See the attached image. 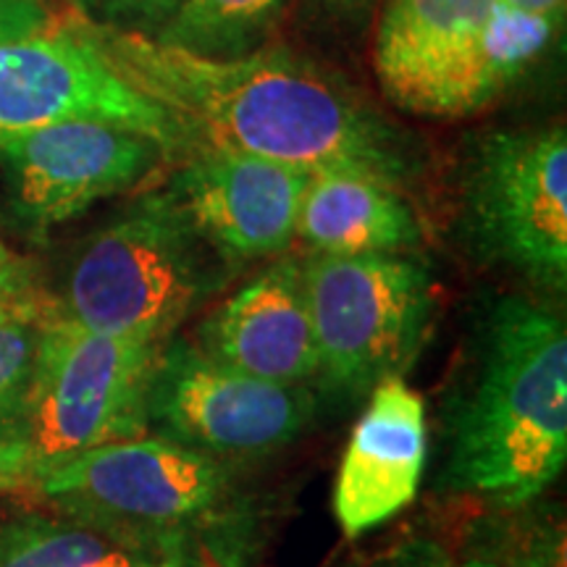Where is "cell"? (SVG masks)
<instances>
[{"instance_id":"6da1fadb","label":"cell","mask_w":567,"mask_h":567,"mask_svg":"<svg viewBox=\"0 0 567 567\" xmlns=\"http://www.w3.org/2000/svg\"><path fill=\"white\" fill-rule=\"evenodd\" d=\"M134 90L161 105L193 151H229L300 172H360L402 187L413 174L410 142L313 63L287 51L208 59L153 34L82 24Z\"/></svg>"},{"instance_id":"7a4b0ae2","label":"cell","mask_w":567,"mask_h":567,"mask_svg":"<svg viewBox=\"0 0 567 567\" xmlns=\"http://www.w3.org/2000/svg\"><path fill=\"white\" fill-rule=\"evenodd\" d=\"M439 486L486 507L542 499L567 460L565 318L528 297H496L473 363L442 413Z\"/></svg>"},{"instance_id":"3957f363","label":"cell","mask_w":567,"mask_h":567,"mask_svg":"<svg viewBox=\"0 0 567 567\" xmlns=\"http://www.w3.org/2000/svg\"><path fill=\"white\" fill-rule=\"evenodd\" d=\"M32 488L103 534L210 567H243L258 530L239 465L153 434L45 467Z\"/></svg>"},{"instance_id":"277c9868","label":"cell","mask_w":567,"mask_h":567,"mask_svg":"<svg viewBox=\"0 0 567 567\" xmlns=\"http://www.w3.org/2000/svg\"><path fill=\"white\" fill-rule=\"evenodd\" d=\"M229 268L163 189L76 250L55 313L101 334L166 344L224 287Z\"/></svg>"},{"instance_id":"5b68a950","label":"cell","mask_w":567,"mask_h":567,"mask_svg":"<svg viewBox=\"0 0 567 567\" xmlns=\"http://www.w3.org/2000/svg\"><path fill=\"white\" fill-rule=\"evenodd\" d=\"M302 276L321 394L358 400L415 363L436 308L434 279L421 260L310 255Z\"/></svg>"},{"instance_id":"8992f818","label":"cell","mask_w":567,"mask_h":567,"mask_svg":"<svg viewBox=\"0 0 567 567\" xmlns=\"http://www.w3.org/2000/svg\"><path fill=\"white\" fill-rule=\"evenodd\" d=\"M161 347L90 331L48 310L24 423L38 473L147 434V386Z\"/></svg>"},{"instance_id":"52a82bcc","label":"cell","mask_w":567,"mask_h":567,"mask_svg":"<svg viewBox=\"0 0 567 567\" xmlns=\"http://www.w3.org/2000/svg\"><path fill=\"white\" fill-rule=\"evenodd\" d=\"M318 400L310 384L252 379L197 342L172 337L151 373L147 434L239 465L292 444L316 417Z\"/></svg>"},{"instance_id":"ba28073f","label":"cell","mask_w":567,"mask_h":567,"mask_svg":"<svg viewBox=\"0 0 567 567\" xmlns=\"http://www.w3.org/2000/svg\"><path fill=\"white\" fill-rule=\"evenodd\" d=\"M467 231L488 260L549 292L567 287V132H496L467 182Z\"/></svg>"},{"instance_id":"9c48e42d","label":"cell","mask_w":567,"mask_h":567,"mask_svg":"<svg viewBox=\"0 0 567 567\" xmlns=\"http://www.w3.org/2000/svg\"><path fill=\"white\" fill-rule=\"evenodd\" d=\"M69 118L130 126L153 137L174 161L189 153L174 118L134 90L80 27L0 42V147Z\"/></svg>"},{"instance_id":"30bf717a","label":"cell","mask_w":567,"mask_h":567,"mask_svg":"<svg viewBox=\"0 0 567 567\" xmlns=\"http://www.w3.org/2000/svg\"><path fill=\"white\" fill-rule=\"evenodd\" d=\"M166 161L174 158L137 130L69 118L0 147V193L13 221L48 231L137 187Z\"/></svg>"},{"instance_id":"8fae6325","label":"cell","mask_w":567,"mask_h":567,"mask_svg":"<svg viewBox=\"0 0 567 567\" xmlns=\"http://www.w3.org/2000/svg\"><path fill=\"white\" fill-rule=\"evenodd\" d=\"M494 0H386L373 69L396 109L457 118L484 109L481 76Z\"/></svg>"},{"instance_id":"7c38bea8","label":"cell","mask_w":567,"mask_h":567,"mask_svg":"<svg viewBox=\"0 0 567 567\" xmlns=\"http://www.w3.org/2000/svg\"><path fill=\"white\" fill-rule=\"evenodd\" d=\"M179 163L168 197L231 266L281 255L295 243L308 172L229 151H193Z\"/></svg>"},{"instance_id":"4fadbf2b","label":"cell","mask_w":567,"mask_h":567,"mask_svg":"<svg viewBox=\"0 0 567 567\" xmlns=\"http://www.w3.org/2000/svg\"><path fill=\"white\" fill-rule=\"evenodd\" d=\"M429 460L423 396L402 375L381 381L354 423L334 486V515L347 538L384 526L421 488Z\"/></svg>"},{"instance_id":"5bb4252c","label":"cell","mask_w":567,"mask_h":567,"mask_svg":"<svg viewBox=\"0 0 567 567\" xmlns=\"http://www.w3.org/2000/svg\"><path fill=\"white\" fill-rule=\"evenodd\" d=\"M197 347L252 379L284 386L316 381L318 350L302 260L279 258L218 305Z\"/></svg>"},{"instance_id":"9a60e30c","label":"cell","mask_w":567,"mask_h":567,"mask_svg":"<svg viewBox=\"0 0 567 567\" xmlns=\"http://www.w3.org/2000/svg\"><path fill=\"white\" fill-rule=\"evenodd\" d=\"M297 237L313 255H405L423 229L400 187L360 172H313Z\"/></svg>"},{"instance_id":"2e32d148","label":"cell","mask_w":567,"mask_h":567,"mask_svg":"<svg viewBox=\"0 0 567 567\" xmlns=\"http://www.w3.org/2000/svg\"><path fill=\"white\" fill-rule=\"evenodd\" d=\"M166 557L174 555L134 547L61 513L0 523V567H151Z\"/></svg>"},{"instance_id":"e0dca14e","label":"cell","mask_w":567,"mask_h":567,"mask_svg":"<svg viewBox=\"0 0 567 567\" xmlns=\"http://www.w3.org/2000/svg\"><path fill=\"white\" fill-rule=\"evenodd\" d=\"M567 0H494L484 48V109L520 80L563 34Z\"/></svg>"},{"instance_id":"ac0fdd59","label":"cell","mask_w":567,"mask_h":567,"mask_svg":"<svg viewBox=\"0 0 567 567\" xmlns=\"http://www.w3.org/2000/svg\"><path fill=\"white\" fill-rule=\"evenodd\" d=\"M289 0H179L172 19L153 38L182 51L234 59L255 51Z\"/></svg>"},{"instance_id":"d6986e66","label":"cell","mask_w":567,"mask_h":567,"mask_svg":"<svg viewBox=\"0 0 567 567\" xmlns=\"http://www.w3.org/2000/svg\"><path fill=\"white\" fill-rule=\"evenodd\" d=\"M536 502L488 507L467 528L465 555L494 567H565L563 513L536 507Z\"/></svg>"},{"instance_id":"ffe728a7","label":"cell","mask_w":567,"mask_h":567,"mask_svg":"<svg viewBox=\"0 0 567 567\" xmlns=\"http://www.w3.org/2000/svg\"><path fill=\"white\" fill-rule=\"evenodd\" d=\"M48 310L38 297L0 310V446H24L27 408Z\"/></svg>"},{"instance_id":"44dd1931","label":"cell","mask_w":567,"mask_h":567,"mask_svg":"<svg viewBox=\"0 0 567 567\" xmlns=\"http://www.w3.org/2000/svg\"><path fill=\"white\" fill-rule=\"evenodd\" d=\"M342 567H494L471 555H457L436 538L408 536L375 549L371 555H354Z\"/></svg>"},{"instance_id":"7402d4cb","label":"cell","mask_w":567,"mask_h":567,"mask_svg":"<svg viewBox=\"0 0 567 567\" xmlns=\"http://www.w3.org/2000/svg\"><path fill=\"white\" fill-rule=\"evenodd\" d=\"M84 3L109 17L113 27L155 34L172 19L179 0H84Z\"/></svg>"},{"instance_id":"603a6c76","label":"cell","mask_w":567,"mask_h":567,"mask_svg":"<svg viewBox=\"0 0 567 567\" xmlns=\"http://www.w3.org/2000/svg\"><path fill=\"white\" fill-rule=\"evenodd\" d=\"M55 19L45 0H0V42H13L48 32Z\"/></svg>"},{"instance_id":"cb8c5ba5","label":"cell","mask_w":567,"mask_h":567,"mask_svg":"<svg viewBox=\"0 0 567 567\" xmlns=\"http://www.w3.org/2000/svg\"><path fill=\"white\" fill-rule=\"evenodd\" d=\"M38 463L27 446H0V494L34 486Z\"/></svg>"},{"instance_id":"d4e9b609","label":"cell","mask_w":567,"mask_h":567,"mask_svg":"<svg viewBox=\"0 0 567 567\" xmlns=\"http://www.w3.org/2000/svg\"><path fill=\"white\" fill-rule=\"evenodd\" d=\"M30 297H34V292L27 266L0 239V310Z\"/></svg>"},{"instance_id":"484cf974","label":"cell","mask_w":567,"mask_h":567,"mask_svg":"<svg viewBox=\"0 0 567 567\" xmlns=\"http://www.w3.org/2000/svg\"><path fill=\"white\" fill-rule=\"evenodd\" d=\"M318 6H321L323 11L329 13H337V17H360L368 6L373 3V0H316Z\"/></svg>"},{"instance_id":"4316f807","label":"cell","mask_w":567,"mask_h":567,"mask_svg":"<svg viewBox=\"0 0 567 567\" xmlns=\"http://www.w3.org/2000/svg\"><path fill=\"white\" fill-rule=\"evenodd\" d=\"M151 567H210V565H205V563H200V559L187 557V555H174V557H166L163 563L151 565Z\"/></svg>"}]
</instances>
